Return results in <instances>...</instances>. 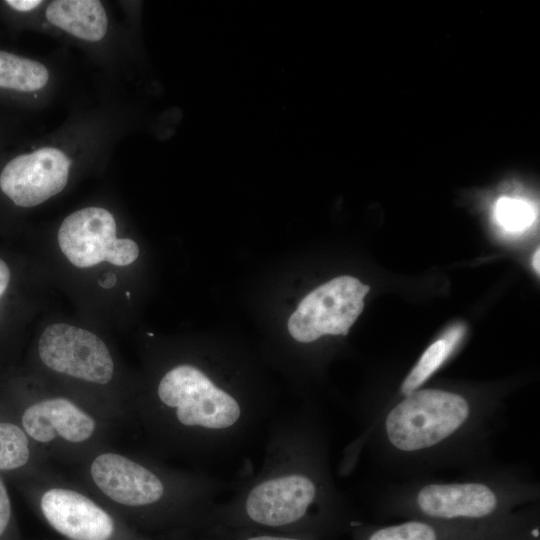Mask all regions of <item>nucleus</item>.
I'll list each match as a JSON object with an SVG mask.
<instances>
[{
    "label": "nucleus",
    "mask_w": 540,
    "mask_h": 540,
    "mask_svg": "<svg viewBox=\"0 0 540 540\" xmlns=\"http://www.w3.org/2000/svg\"><path fill=\"white\" fill-rule=\"evenodd\" d=\"M231 491L212 507L193 540L208 530L236 528L334 540L360 521L333 476L325 414L312 404L272 417L260 468L234 482Z\"/></svg>",
    "instance_id": "f257e3e1"
},
{
    "label": "nucleus",
    "mask_w": 540,
    "mask_h": 540,
    "mask_svg": "<svg viewBox=\"0 0 540 540\" xmlns=\"http://www.w3.org/2000/svg\"><path fill=\"white\" fill-rule=\"evenodd\" d=\"M502 399L490 391L421 387L357 431L338 473L350 474L363 453L396 481L487 468L495 464L494 441L505 422Z\"/></svg>",
    "instance_id": "f03ea898"
},
{
    "label": "nucleus",
    "mask_w": 540,
    "mask_h": 540,
    "mask_svg": "<svg viewBox=\"0 0 540 540\" xmlns=\"http://www.w3.org/2000/svg\"><path fill=\"white\" fill-rule=\"evenodd\" d=\"M225 382L198 364H174L153 393L135 403L133 419L159 454L197 464L228 459L245 449L274 413L264 396Z\"/></svg>",
    "instance_id": "7ed1b4c3"
},
{
    "label": "nucleus",
    "mask_w": 540,
    "mask_h": 540,
    "mask_svg": "<svg viewBox=\"0 0 540 540\" xmlns=\"http://www.w3.org/2000/svg\"><path fill=\"white\" fill-rule=\"evenodd\" d=\"M78 484L127 523L160 540H192L233 482L203 470L169 466L157 457L105 446L90 455Z\"/></svg>",
    "instance_id": "20e7f679"
},
{
    "label": "nucleus",
    "mask_w": 540,
    "mask_h": 540,
    "mask_svg": "<svg viewBox=\"0 0 540 540\" xmlns=\"http://www.w3.org/2000/svg\"><path fill=\"white\" fill-rule=\"evenodd\" d=\"M540 500V483L526 466L495 463L456 478L395 481L374 501L380 517L486 522Z\"/></svg>",
    "instance_id": "39448f33"
},
{
    "label": "nucleus",
    "mask_w": 540,
    "mask_h": 540,
    "mask_svg": "<svg viewBox=\"0 0 540 540\" xmlns=\"http://www.w3.org/2000/svg\"><path fill=\"white\" fill-rule=\"evenodd\" d=\"M13 415L46 459L81 464L107 446L111 423L69 395H34Z\"/></svg>",
    "instance_id": "423d86ee"
},
{
    "label": "nucleus",
    "mask_w": 540,
    "mask_h": 540,
    "mask_svg": "<svg viewBox=\"0 0 540 540\" xmlns=\"http://www.w3.org/2000/svg\"><path fill=\"white\" fill-rule=\"evenodd\" d=\"M26 480L34 509L63 540H160L131 526L78 483L48 470Z\"/></svg>",
    "instance_id": "0eeeda50"
},
{
    "label": "nucleus",
    "mask_w": 540,
    "mask_h": 540,
    "mask_svg": "<svg viewBox=\"0 0 540 540\" xmlns=\"http://www.w3.org/2000/svg\"><path fill=\"white\" fill-rule=\"evenodd\" d=\"M536 525H540L539 503L486 522L409 518L381 525L359 521L349 534L352 540H504Z\"/></svg>",
    "instance_id": "6e6552de"
},
{
    "label": "nucleus",
    "mask_w": 540,
    "mask_h": 540,
    "mask_svg": "<svg viewBox=\"0 0 540 540\" xmlns=\"http://www.w3.org/2000/svg\"><path fill=\"white\" fill-rule=\"evenodd\" d=\"M37 352L46 369L77 383L101 389L116 376V364L105 342L70 324L47 326L39 338Z\"/></svg>",
    "instance_id": "1a4fd4ad"
},
{
    "label": "nucleus",
    "mask_w": 540,
    "mask_h": 540,
    "mask_svg": "<svg viewBox=\"0 0 540 540\" xmlns=\"http://www.w3.org/2000/svg\"><path fill=\"white\" fill-rule=\"evenodd\" d=\"M370 287L352 276H339L308 293L288 320V332L299 343L323 336H346L362 313Z\"/></svg>",
    "instance_id": "9d476101"
},
{
    "label": "nucleus",
    "mask_w": 540,
    "mask_h": 540,
    "mask_svg": "<svg viewBox=\"0 0 540 540\" xmlns=\"http://www.w3.org/2000/svg\"><path fill=\"white\" fill-rule=\"evenodd\" d=\"M58 243L66 258L78 268L101 262L127 266L139 255L129 238H117L113 215L100 207H87L68 215L58 230Z\"/></svg>",
    "instance_id": "9b49d317"
},
{
    "label": "nucleus",
    "mask_w": 540,
    "mask_h": 540,
    "mask_svg": "<svg viewBox=\"0 0 540 540\" xmlns=\"http://www.w3.org/2000/svg\"><path fill=\"white\" fill-rule=\"evenodd\" d=\"M70 163L66 154L52 147L19 155L3 168L0 188L17 206L39 205L64 189Z\"/></svg>",
    "instance_id": "f8f14e48"
},
{
    "label": "nucleus",
    "mask_w": 540,
    "mask_h": 540,
    "mask_svg": "<svg viewBox=\"0 0 540 540\" xmlns=\"http://www.w3.org/2000/svg\"><path fill=\"white\" fill-rule=\"evenodd\" d=\"M46 18L71 35L91 42L101 40L107 31L105 9L97 0H55L46 9Z\"/></svg>",
    "instance_id": "ddd939ff"
},
{
    "label": "nucleus",
    "mask_w": 540,
    "mask_h": 540,
    "mask_svg": "<svg viewBox=\"0 0 540 540\" xmlns=\"http://www.w3.org/2000/svg\"><path fill=\"white\" fill-rule=\"evenodd\" d=\"M0 414V473H20L26 478L45 471L46 458L28 438L17 419Z\"/></svg>",
    "instance_id": "4468645a"
},
{
    "label": "nucleus",
    "mask_w": 540,
    "mask_h": 540,
    "mask_svg": "<svg viewBox=\"0 0 540 540\" xmlns=\"http://www.w3.org/2000/svg\"><path fill=\"white\" fill-rule=\"evenodd\" d=\"M464 333V325L455 324L430 344L403 378L396 401L421 388L448 361L461 342Z\"/></svg>",
    "instance_id": "2eb2a0df"
},
{
    "label": "nucleus",
    "mask_w": 540,
    "mask_h": 540,
    "mask_svg": "<svg viewBox=\"0 0 540 540\" xmlns=\"http://www.w3.org/2000/svg\"><path fill=\"white\" fill-rule=\"evenodd\" d=\"M48 79V70L40 62L0 51L1 88L32 92L43 88Z\"/></svg>",
    "instance_id": "dca6fc26"
},
{
    "label": "nucleus",
    "mask_w": 540,
    "mask_h": 540,
    "mask_svg": "<svg viewBox=\"0 0 540 540\" xmlns=\"http://www.w3.org/2000/svg\"><path fill=\"white\" fill-rule=\"evenodd\" d=\"M535 206L519 197L499 198L493 210L497 225L508 233H521L532 226L536 219Z\"/></svg>",
    "instance_id": "f3484780"
},
{
    "label": "nucleus",
    "mask_w": 540,
    "mask_h": 540,
    "mask_svg": "<svg viewBox=\"0 0 540 540\" xmlns=\"http://www.w3.org/2000/svg\"><path fill=\"white\" fill-rule=\"evenodd\" d=\"M13 530V510L6 484L0 475V540H10Z\"/></svg>",
    "instance_id": "a211bd4d"
},
{
    "label": "nucleus",
    "mask_w": 540,
    "mask_h": 540,
    "mask_svg": "<svg viewBox=\"0 0 540 540\" xmlns=\"http://www.w3.org/2000/svg\"><path fill=\"white\" fill-rule=\"evenodd\" d=\"M241 540H314L305 536L280 533L266 530H252L247 532Z\"/></svg>",
    "instance_id": "6ab92c4d"
},
{
    "label": "nucleus",
    "mask_w": 540,
    "mask_h": 540,
    "mask_svg": "<svg viewBox=\"0 0 540 540\" xmlns=\"http://www.w3.org/2000/svg\"><path fill=\"white\" fill-rule=\"evenodd\" d=\"M10 7L18 11L27 12L38 7L42 1L39 0H7L5 1Z\"/></svg>",
    "instance_id": "aec40b11"
},
{
    "label": "nucleus",
    "mask_w": 540,
    "mask_h": 540,
    "mask_svg": "<svg viewBox=\"0 0 540 540\" xmlns=\"http://www.w3.org/2000/svg\"><path fill=\"white\" fill-rule=\"evenodd\" d=\"M10 281V270L7 264L0 259V297L5 293Z\"/></svg>",
    "instance_id": "412c9836"
},
{
    "label": "nucleus",
    "mask_w": 540,
    "mask_h": 540,
    "mask_svg": "<svg viewBox=\"0 0 540 540\" xmlns=\"http://www.w3.org/2000/svg\"><path fill=\"white\" fill-rule=\"evenodd\" d=\"M116 283V276L113 273L106 274L103 280L99 282L103 288H111Z\"/></svg>",
    "instance_id": "4be33fe9"
},
{
    "label": "nucleus",
    "mask_w": 540,
    "mask_h": 540,
    "mask_svg": "<svg viewBox=\"0 0 540 540\" xmlns=\"http://www.w3.org/2000/svg\"><path fill=\"white\" fill-rule=\"evenodd\" d=\"M539 249H537L533 255V259H532V265H533V268L534 270L537 272V274H539Z\"/></svg>",
    "instance_id": "5701e85b"
},
{
    "label": "nucleus",
    "mask_w": 540,
    "mask_h": 540,
    "mask_svg": "<svg viewBox=\"0 0 540 540\" xmlns=\"http://www.w3.org/2000/svg\"><path fill=\"white\" fill-rule=\"evenodd\" d=\"M126 296L129 298L130 297V293L127 291L126 292Z\"/></svg>",
    "instance_id": "b1692460"
}]
</instances>
